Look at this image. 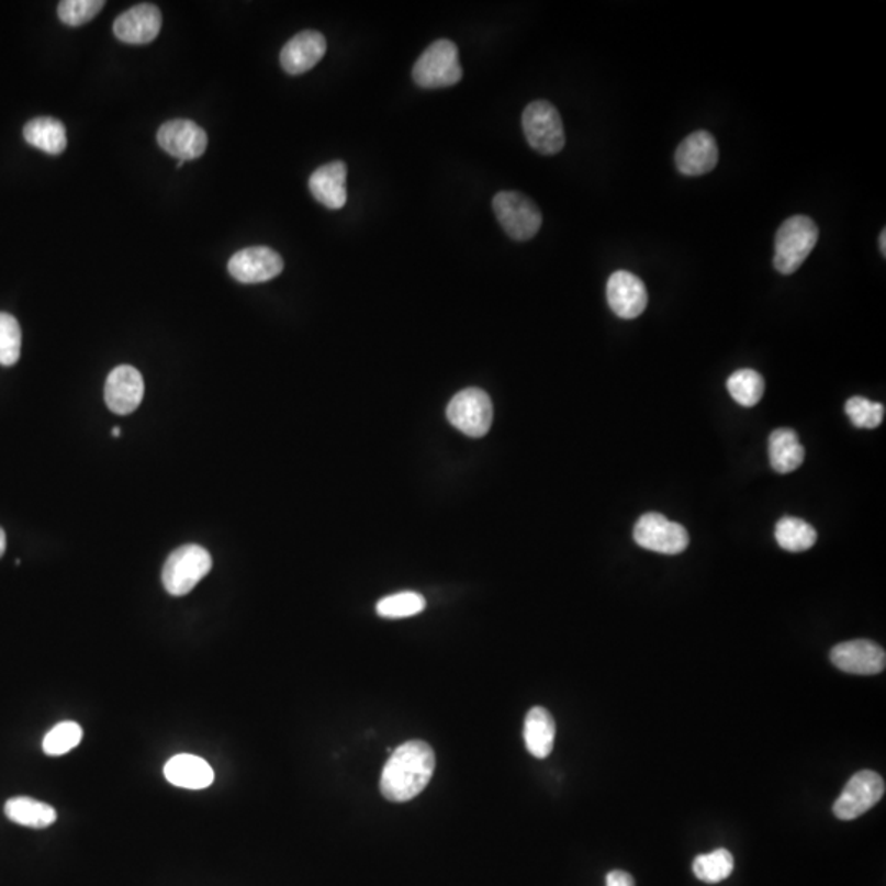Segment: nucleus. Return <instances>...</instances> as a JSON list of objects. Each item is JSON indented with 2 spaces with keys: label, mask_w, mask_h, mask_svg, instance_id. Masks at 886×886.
<instances>
[{
  "label": "nucleus",
  "mask_w": 886,
  "mask_h": 886,
  "mask_svg": "<svg viewBox=\"0 0 886 886\" xmlns=\"http://www.w3.org/2000/svg\"><path fill=\"white\" fill-rule=\"evenodd\" d=\"M775 539L783 550L788 552H806L815 547L818 532L806 520L798 517H783L775 527Z\"/></svg>",
  "instance_id": "b1692460"
},
{
  "label": "nucleus",
  "mask_w": 886,
  "mask_h": 886,
  "mask_svg": "<svg viewBox=\"0 0 886 886\" xmlns=\"http://www.w3.org/2000/svg\"><path fill=\"white\" fill-rule=\"evenodd\" d=\"M284 261L268 247H250L238 251L228 261V273L244 284L267 283L283 273Z\"/></svg>",
  "instance_id": "9d476101"
},
{
  "label": "nucleus",
  "mask_w": 886,
  "mask_h": 886,
  "mask_svg": "<svg viewBox=\"0 0 886 886\" xmlns=\"http://www.w3.org/2000/svg\"><path fill=\"white\" fill-rule=\"evenodd\" d=\"M145 394L144 378L137 368L121 365L111 371L105 381V404L112 413L127 416L142 404Z\"/></svg>",
  "instance_id": "ddd939ff"
},
{
  "label": "nucleus",
  "mask_w": 886,
  "mask_h": 886,
  "mask_svg": "<svg viewBox=\"0 0 886 886\" xmlns=\"http://www.w3.org/2000/svg\"><path fill=\"white\" fill-rule=\"evenodd\" d=\"M161 23L162 16L158 7L153 3H141L117 16L114 33L127 45H147L158 36Z\"/></svg>",
  "instance_id": "2eb2a0df"
},
{
  "label": "nucleus",
  "mask_w": 886,
  "mask_h": 886,
  "mask_svg": "<svg viewBox=\"0 0 886 886\" xmlns=\"http://www.w3.org/2000/svg\"><path fill=\"white\" fill-rule=\"evenodd\" d=\"M606 886H636L632 875L623 871H613L607 874Z\"/></svg>",
  "instance_id": "2f4dec72"
},
{
  "label": "nucleus",
  "mask_w": 886,
  "mask_h": 886,
  "mask_svg": "<svg viewBox=\"0 0 886 886\" xmlns=\"http://www.w3.org/2000/svg\"><path fill=\"white\" fill-rule=\"evenodd\" d=\"M112 436L114 437L121 436V427H115V429L112 430Z\"/></svg>",
  "instance_id": "f704fd0d"
},
{
  "label": "nucleus",
  "mask_w": 886,
  "mask_h": 886,
  "mask_svg": "<svg viewBox=\"0 0 886 886\" xmlns=\"http://www.w3.org/2000/svg\"><path fill=\"white\" fill-rule=\"evenodd\" d=\"M881 250H882V254H884V257H885V255H886V232L885 231L882 232V235H881Z\"/></svg>",
  "instance_id": "72a5a7b5"
},
{
  "label": "nucleus",
  "mask_w": 886,
  "mask_h": 886,
  "mask_svg": "<svg viewBox=\"0 0 886 886\" xmlns=\"http://www.w3.org/2000/svg\"><path fill=\"white\" fill-rule=\"evenodd\" d=\"M104 5V0H63L58 3V16L66 25L81 26L91 22Z\"/></svg>",
  "instance_id": "7c9ffc66"
},
{
  "label": "nucleus",
  "mask_w": 886,
  "mask_h": 886,
  "mask_svg": "<svg viewBox=\"0 0 886 886\" xmlns=\"http://www.w3.org/2000/svg\"><path fill=\"white\" fill-rule=\"evenodd\" d=\"M347 165L344 161H332L321 166L309 178V189L315 201L332 211H338L347 204Z\"/></svg>",
  "instance_id": "a211bd4d"
},
{
  "label": "nucleus",
  "mask_w": 886,
  "mask_h": 886,
  "mask_svg": "<svg viewBox=\"0 0 886 886\" xmlns=\"http://www.w3.org/2000/svg\"><path fill=\"white\" fill-rule=\"evenodd\" d=\"M732 871H734V857L726 849L698 855L693 862V874L705 884H719L731 877Z\"/></svg>",
  "instance_id": "393cba45"
},
{
  "label": "nucleus",
  "mask_w": 886,
  "mask_h": 886,
  "mask_svg": "<svg viewBox=\"0 0 886 886\" xmlns=\"http://www.w3.org/2000/svg\"><path fill=\"white\" fill-rule=\"evenodd\" d=\"M493 211L501 227L513 240H530L542 227V212L532 199L520 192L503 191L494 195Z\"/></svg>",
  "instance_id": "39448f33"
},
{
  "label": "nucleus",
  "mask_w": 886,
  "mask_h": 886,
  "mask_svg": "<svg viewBox=\"0 0 886 886\" xmlns=\"http://www.w3.org/2000/svg\"><path fill=\"white\" fill-rule=\"evenodd\" d=\"M831 662L851 675H878L885 670L886 653L872 640H849L831 650Z\"/></svg>",
  "instance_id": "f8f14e48"
},
{
  "label": "nucleus",
  "mask_w": 886,
  "mask_h": 886,
  "mask_svg": "<svg viewBox=\"0 0 886 886\" xmlns=\"http://www.w3.org/2000/svg\"><path fill=\"white\" fill-rule=\"evenodd\" d=\"M728 391L732 400L743 407H753L765 393V381L755 370H739L728 380Z\"/></svg>",
  "instance_id": "a878e982"
},
{
  "label": "nucleus",
  "mask_w": 886,
  "mask_h": 886,
  "mask_svg": "<svg viewBox=\"0 0 886 886\" xmlns=\"http://www.w3.org/2000/svg\"><path fill=\"white\" fill-rule=\"evenodd\" d=\"M158 145L179 161L198 159L208 148V134L195 122L176 119L159 127Z\"/></svg>",
  "instance_id": "9b49d317"
},
{
  "label": "nucleus",
  "mask_w": 886,
  "mask_h": 886,
  "mask_svg": "<svg viewBox=\"0 0 886 886\" xmlns=\"http://www.w3.org/2000/svg\"><path fill=\"white\" fill-rule=\"evenodd\" d=\"M637 546L663 556H678L689 546L688 530L659 513L643 514L633 527Z\"/></svg>",
  "instance_id": "6e6552de"
},
{
  "label": "nucleus",
  "mask_w": 886,
  "mask_h": 886,
  "mask_svg": "<svg viewBox=\"0 0 886 886\" xmlns=\"http://www.w3.org/2000/svg\"><path fill=\"white\" fill-rule=\"evenodd\" d=\"M436 770V753L423 740H410L391 753L381 773L380 789L388 801L406 803L426 789Z\"/></svg>",
  "instance_id": "f257e3e1"
},
{
  "label": "nucleus",
  "mask_w": 886,
  "mask_h": 886,
  "mask_svg": "<svg viewBox=\"0 0 886 886\" xmlns=\"http://www.w3.org/2000/svg\"><path fill=\"white\" fill-rule=\"evenodd\" d=\"M718 144L706 131L688 135L675 153L676 168L685 176L708 175L718 165Z\"/></svg>",
  "instance_id": "dca6fc26"
},
{
  "label": "nucleus",
  "mask_w": 886,
  "mask_h": 886,
  "mask_svg": "<svg viewBox=\"0 0 886 886\" xmlns=\"http://www.w3.org/2000/svg\"><path fill=\"white\" fill-rule=\"evenodd\" d=\"M447 417L455 429L464 436L480 439L486 436L493 424V403L483 390L468 388L450 401Z\"/></svg>",
  "instance_id": "0eeeda50"
},
{
  "label": "nucleus",
  "mask_w": 886,
  "mask_h": 886,
  "mask_svg": "<svg viewBox=\"0 0 886 886\" xmlns=\"http://www.w3.org/2000/svg\"><path fill=\"white\" fill-rule=\"evenodd\" d=\"M426 597L423 594L414 593V591H404V593L393 594V596L383 597L377 604V613L386 619H403V617L416 616L426 609Z\"/></svg>",
  "instance_id": "bb28decb"
},
{
  "label": "nucleus",
  "mask_w": 886,
  "mask_h": 886,
  "mask_svg": "<svg viewBox=\"0 0 886 886\" xmlns=\"http://www.w3.org/2000/svg\"><path fill=\"white\" fill-rule=\"evenodd\" d=\"M845 414L859 429H877L884 423L885 407L884 404L854 396L845 403Z\"/></svg>",
  "instance_id": "c756f323"
},
{
  "label": "nucleus",
  "mask_w": 886,
  "mask_h": 886,
  "mask_svg": "<svg viewBox=\"0 0 886 886\" xmlns=\"http://www.w3.org/2000/svg\"><path fill=\"white\" fill-rule=\"evenodd\" d=\"M82 739V728L78 722L65 721L52 729L43 739V752L46 755H65L78 747Z\"/></svg>",
  "instance_id": "c85d7f7f"
},
{
  "label": "nucleus",
  "mask_w": 886,
  "mask_h": 886,
  "mask_svg": "<svg viewBox=\"0 0 886 886\" xmlns=\"http://www.w3.org/2000/svg\"><path fill=\"white\" fill-rule=\"evenodd\" d=\"M327 52V40L321 32L305 30L293 36L281 49L280 61L288 75L311 71Z\"/></svg>",
  "instance_id": "f3484780"
},
{
  "label": "nucleus",
  "mask_w": 886,
  "mask_h": 886,
  "mask_svg": "<svg viewBox=\"0 0 886 886\" xmlns=\"http://www.w3.org/2000/svg\"><path fill=\"white\" fill-rule=\"evenodd\" d=\"M211 569V553L204 547H179L162 567V586L172 596H184L198 586Z\"/></svg>",
  "instance_id": "20e7f679"
},
{
  "label": "nucleus",
  "mask_w": 886,
  "mask_h": 886,
  "mask_svg": "<svg viewBox=\"0 0 886 886\" xmlns=\"http://www.w3.org/2000/svg\"><path fill=\"white\" fill-rule=\"evenodd\" d=\"M819 231L808 215H793L776 232L773 267L780 274H793L801 268L818 244Z\"/></svg>",
  "instance_id": "f03ea898"
},
{
  "label": "nucleus",
  "mask_w": 886,
  "mask_h": 886,
  "mask_svg": "<svg viewBox=\"0 0 886 886\" xmlns=\"http://www.w3.org/2000/svg\"><path fill=\"white\" fill-rule=\"evenodd\" d=\"M770 464L780 474L798 470L805 461V448L793 429L773 430L769 440Z\"/></svg>",
  "instance_id": "412c9836"
},
{
  "label": "nucleus",
  "mask_w": 886,
  "mask_h": 886,
  "mask_svg": "<svg viewBox=\"0 0 886 886\" xmlns=\"http://www.w3.org/2000/svg\"><path fill=\"white\" fill-rule=\"evenodd\" d=\"M5 816L15 825L33 829H45L56 821V811L52 806L25 796L9 799L5 803Z\"/></svg>",
  "instance_id": "5701e85b"
},
{
  "label": "nucleus",
  "mask_w": 886,
  "mask_h": 886,
  "mask_svg": "<svg viewBox=\"0 0 886 886\" xmlns=\"http://www.w3.org/2000/svg\"><path fill=\"white\" fill-rule=\"evenodd\" d=\"M184 162L186 161H178V168H182V166H184Z\"/></svg>",
  "instance_id": "c9c22d12"
},
{
  "label": "nucleus",
  "mask_w": 886,
  "mask_h": 886,
  "mask_svg": "<svg viewBox=\"0 0 886 886\" xmlns=\"http://www.w3.org/2000/svg\"><path fill=\"white\" fill-rule=\"evenodd\" d=\"M606 295L610 311L624 321L639 317L649 304L646 284L630 271L620 270L610 274Z\"/></svg>",
  "instance_id": "4468645a"
},
{
  "label": "nucleus",
  "mask_w": 886,
  "mask_h": 886,
  "mask_svg": "<svg viewBox=\"0 0 886 886\" xmlns=\"http://www.w3.org/2000/svg\"><path fill=\"white\" fill-rule=\"evenodd\" d=\"M5 547H7L5 532H3L2 527H0V557H2L3 553H5Z\"/></svg>",
  "instance_id": "473e14b6"
},
{
  "label": "nucleus",
  "mask_w": 886,
  "mask_h": 886,
  "mask_svg": "<svg viewBox=\"0 0 886 886\" xmlns=\"http://www.w3.org/2000/svg\"><path fill=\"white\" fill-rule=\"evenodd\" d=\"M413 78L424 89L450 88L463 78L458 48L450 40H437L417 59Z\"/></svg>",
  "instance_id": "7ed1b4c3"
},
{
  "label": "nucleus",
  "mask_w": 886,
  "mask_h": 886,
  "mask_svg": "<svg viewBox=\"0 0 886 886\" xmlns=\"http://www.w3.org/2000/svg\"><path fill=\"white\" fill-rule=\"evenodd\" d=\"M885 795V780L874 770L855 773L834 803L835 818L852 821L871 811Z\"/></svg>",
  "instance_id": "1a4fd4ad"
},
{
  "label": "nucleus",
  "mask_w": 886,
  "mask_h": 886,
  "mask_svg": "<svg viewBox=\"0 0 886 886\" xmlns=\"http://www.w3.org/2000/svg\"><path fill=\"white\" fill-rule=\"evenodd\" d=\"M556 721L553 716L542 706L530 709L524 722V740L527 750L536 759H547L556 743Z\"/></svg>",
  "instance_id": "aec40b11"
},
{
  "label": "nucleus",
  "mask_w": 886,
  "mask_h": 886,
  "mask_svg": "<svg viewBox=\"0 0 886 886\" xmlns=\"http://www.w3.org/2000/svg\"><path fill=\"white\" fill-rule=\"evenodd\" d=\"M523 128L530 147L540 155H557L565 147L562 117L550 102H530L523 114Z\"/></svg>",
  "instance_id": "423d86ee"
},
{
  "label": "nucleus",
  "mask_w": 886,
  "mask_h": 886,
  "mask_svg": "<svg viewBox=\"0 0 886 886\" xmlns=\"http://www.w3.org/2000/svg\"><path fill=\"white\" fill-rule=\"evenodd\" d=\"M165 776L171 785L179 788L204 789L214 782V770L201 756L181 753L168 760Z\"/></svg>",
  "instance_id": "6ab92c4d"
},
{
  "label": "nucleus",
  "mask_w": 886,
  "mask_h": 886,
  "mask_svg": "<svg viewBox=\"0 0 886 886\" xmlns=\"http://www.w3.org/2000/svg\"><path fill=\"white\" fill-rule=\"evenodd\" d=\"M23 138L32 147L48 155H61L68 147V135L61 122L53 117H36L23 128Z\"/></svg>",
  "instance_id": "4be33fe9"
},
{
  "label": "nucleus",
  "mask_w": 886,
  "mask_h": 886,
  "mask_svg": "<svg viewBox=\"0 0 886 886\" xmlns=\"http://www.w3.org/2000/svg\"><path fill=\"white\" fill-rule=\"evenodd\" d=\"M22 354V328L19 321L7 312H0V365L13 367Z\"/></svg>",
  "instance_id": "cd10ccee"
}]
</instances>
